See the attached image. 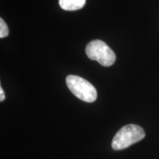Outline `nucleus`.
I'll use <instances>...</instances> for the list:
<instances>
[{"instance_id": "nucleus-1", "label": "nucleus", "mask_w": 159, "mask_h": 159, "mask_svg": "<svg viewBox=\"0 0 159 159\" xmlns=\"http://www.w3.org/2000/svg\"><path fill=\"white\" fill-rule=\"evenodd\" d=\"M145 137L144 130L137 125H125L119 130L113 139L111 146L115 150L128 148Z\"/></svg>"}, {"instance_id": "nucleus-2", "label": "nucleus", "mask_w": 159, "mask_h": 159, "mask_svg": "<svg viewBox=\"0 0 159 159\" xmlns=\"http://www.w3.org/2000/svg\"><path fill=\"white\" fill-rule=\"evenodd\" d=\"M66 81L71 92L78 99L86 102H93L97 99L96 89L85 79L77 75H69Z\"/></svg>"}, {"instance_id": "nucleus-3", "label": "nucleus", "mask_w": 159, "mask_h": 159, "mask_svg": "<svg viewBox=\"0 0 159 159\" xmlns=\"http://www.w3.org/2000/svg\"><path fill=\"white\" fill-rule=\"evenodd\" d=\"M85 52L89 58L97 61L103 66H111L116 61L114 51L101 40H94L89 43Z\"/></svg>"}, {"instance_id": "nucleus-4", "label": "nucleus", "mask_w": 159, "mask_h": 159, "mask_svg": "<svg viewBox=\"0 0 159 159\" xmlns=\"http://www.w3.org/2000/svg\"><path fill=\"white\" fill-rule=\"evenodd\" d=\"M86 0H59L60 7L64 11H77L83 8Z\"/></svg>"}, {"instance_id": "nucleus-5", "label": "nucleus", "mask_w": 159, "mask_h": 159, "mask_svg": "<svg viewBox=\"0 0 159 159\" xmlns=\"http://www.w3.org/2000/svg\"><path fill=\"white\" fill-rule=\"evenodd\" d=\"M8 34V27L6 25L5 21L1 18V19H0V38H1V39H3V38L7 37Z\"/></svg>"}, {"instance_id": "nucleus-6", "label": "nucleus", "mask_w": 159, "mask_h": 159, "mask_svg": "<svg viewBox=\"0 0 159 159\" xmlns=\"http://www.w3.org/2000/svg\"><path fill=\"white\" fill-rule=\"evenodd\" d=\"M5 92H4L3 89L2 87H0V101L2 102V101L5 100Z\"/></svg>"}]
</instances>
